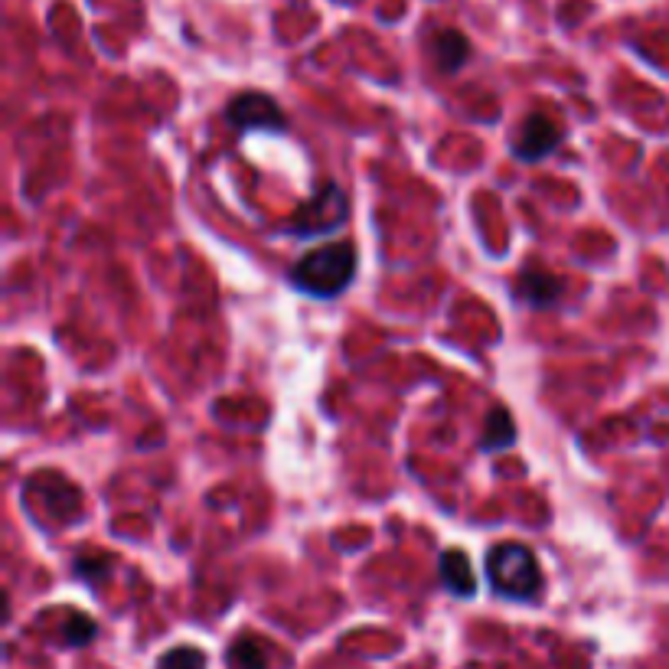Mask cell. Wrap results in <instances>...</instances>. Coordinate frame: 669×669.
I'll return each instance as SVG.
<instances>
[{
  "instance_id": "6",
  "label": "cell",
  "mask_w": 669,
  "mask_h": 669,
  "mask_svg": "<svg viewBox=\"0 0 669 669\" xmlns=\"http://www.w3.org/2000/svg\"><path fill=\"white\" fill-rule=\"evenodd\" d=\"M565 294V281L552 271H545L539 265H529L516 275L513 281V297L519 304L536 307V311H545V307H555Z\"/></svg>"
},
{
  "instance_id": "12",
  "label": "cell",
  "mask_w": 669,
  "mask_h": 669,
  "mask_svg": "<svg viewBox=\"0 0 669 669\" xmlns=\"http://www.w3.org/2000/svg\"><path fill=\"white\" fill-rule=\"evenodd\" d=\"M157 669H206V656L196 647H173L160 656Z\"/></svg>"
},
{
  "instance_id": "8",
  "label": "cell",
  "mask_w": 669,
  "mask_h": 669,
  "mask_svg": "<svg viewBox=\"0 0 669 669\" xmlns=\"http://www.w3.org/2000/svg\"><path fill=\"white\" fill-rule=\"evenodd\" d=\"M431 56H435V66L444 76H454L467 59H470V43L461 30H438L435 40H431Z\"/></svg>"
},
{
  "instance_id": "13",
  "label": "cell",
  "mask_w": 669,
  "mask_h": 669,
  "mask_svg": "<svg viewBox=\"0 0 669 669\" xmlns=\"http://www.w3.org/2000/svg\"><path fill=\"white\" fill-rule=\"evenodd\" d=\"M108 565L111 559H105V555H82V559H76V575L89 585H98L108 575Z\"/></svg>"
},
{
  "instance_id": "9",
  "label": "cell",
  "mask_w": 669,
  "mask_h": 669,
  "mask_svg": "<svg viewBox=\"0 0 669 669\" xmlns=\"http://www.w3.org/2000/svg\"><path fill=\"white\" fill-rule=\"evenodd\" d=\"M516 441V425L510 412H506L503 405L490 408L487 412V421H483V435H480V451H503L510 448V444Z\"/></svg>"
},
{
  "instance_id": "5",
  "label": "cell",
  "mask_w": 669,
  "mask_h": 669,
  "mask_svg": "<svg viewBox=\"0 0 669 669\" xmlns=\"http://www.w3.org/2000/svg\"><path fill=\"white\" fill-rule=\"evenodd\" d=\"M565 141V128L555 118L542 115V111H532L513 134V154L523 160V164H539L542 157H549L555 147Z\"/></svg>"
},
{
  "instance_id": "1",
  "label": "cell",
  "mask_w": 669,
  "mask_h": 669,
  "mask_svg": "<svg viewBox=\"0 0 669 669\" xmlns=\"http://www.w3.org/2000/svg\"><path fill=\"white\" fill-rule=\"evenodd\" d=\"M356 278V249L350 242L317 245L291 265V284L311 297H340Z\"/></svg>"
},
{
  "instance_id": "11",
  "label": "cell",
  "mask_w": 669,
  "mask_h": 669,
  "mask_svg": "<svg viewBox=\"0 0 669 669\" xmlns=\"http://www.w3.org/2000/svg\"><path fill=\"white\" fill-rule=\"evenodd\" d=\"M98 637V624L89 614H69L63 624V640L69 647H89V643Z\"/></svg>"
},
{
  "instance_id": "7",
  "label": "cell",
  "mask_w": 669,
  "mask_h": 669,
  "mask_svg": "<svg viewBox=\"0 0 669 669\" xmlns=\"http://www.w3.org/2000/svg\"><path fill=\"white\" fill-rule=\"evenodd\" d=\"M438 572H441V585L448 588L454 598H474L477 578H474V568H470L467 555L461 549L444 552L441 562H438Z\"/></svg>"
},
{
  "instance_id": "10",
  "label": "cell",
  "mask_w": 669,
  "mask_h": 669,
  "mask_svg": "<svg viewBox=\"0 0 669 669\" xmlns=\"http://www.w3.org/2000/svg\"><path fill=\"white\" fill-rule=\"evenodd\" d=\"M226 656H229V669H268V656L255 637H239Z\"/></svg>"
},
{
  "instance_id": "4",
  "label": "cell",
  "mask_w": 669,
  "mask_h": 669,
  "mask_svg": "<svg viewBox=\"0 0 669 669\" xmlns=\"http://www.w3.org/2000/svg\"><path fill=\"white\" fill-rule=\"evenodd\" d=\"M226 121L239 134H252V131L284 134L288 131V118H284L281 105L265 92H239L226 108Z\"/></svg>"
},
{
  "instance_id": "3",
  "label": "cell",
  "mask_w": 669,
  "mask_h": 669,
  "mask_svg": "<svg viewBox=\"0 0 669 669\" xmlns=\"http://www.w3.org/2000/svg\"><path fill=\"white\" fill-rule=\"evenodd\" d=\"M346 216H350V203H346V193L337 183H320L314 196L307 203H301L291 216V232L294 235H327L333 229H340Z\"/></svg>"
},
{
  "instance_id": "2",
  "label": "cell",
  "mask_w": 669,
  "mask_h": 669,
  "mask_svg": "<svg viewBox=\"0 0 669 669\" xmlns=\"http://www.w3.org/2000/svg\"><path fill=\"white\" fill-rule=\"evenodd\" d=\"M487 581L506 601H532L542 591L536 552L523 542H500L487 552Z\"/></svg>"
}]
</instances>
